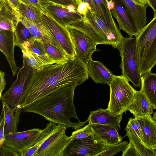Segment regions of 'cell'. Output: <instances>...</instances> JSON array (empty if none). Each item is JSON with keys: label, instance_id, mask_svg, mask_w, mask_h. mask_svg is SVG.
Returning a JSON list of instances; mask_svg holds the SVG:
<instances>
[{"label": "cell", "instance_id": "1", "mask_svg": "<svg viewBox=\"0 0 156 156\" xmlns=\"http://www.w3.org/2000/svg\"><path fill=\"white\" fill-rule=\"evenodd\" d=\"M88 77L87 65L76 56L64 64L44 66L34 72L21 107H28L58 87L73 82L81 84Z\"/></svg>", "mask_w": 156, "mask_h": 156}, {"label": "cell", "instance_id": "2", "mask_svg": "<svg viewBox=\"0 0 156 156\" xmlns=\"http://www.w3.org/2000/svg\"><path fill=\"white\" fill-rule=\"evenodd\" d=\"M80 84L73 82L57 87L24 111L39 114L48 121L75 129L80 128L87 122L80 121L73 103L75 88Z\"/></svg>", "mask_w": 156, "mask_h": 156}, {"label": "cell", "instance_id": "3", "mask_svg": "<svg viewBox=\"0 0 156 156\" xmlns=\"http://www.w3.org/2000/svg\"><path fill=\"white\" fill-rule=\"evenodd\" d=\"M135 38V57L141 76L156 65V15Z\"/></svg>", "mask_w": 156, "mask_h": 156}, {"label": "cell", "instance_id": "4", "mask_svg": "<svg viewBox=\"0 0 156 156\" xmlns=\"http://www.w3.org/2000/svg\"><path fill=\"white\" fill-rule=\"evenodd\" d=\"M129 81L122 75H114L108 85L110 88V97L107 109L115 114L122 115L127 111L137 91L129 84Z\"/></svg>", "mask_w": 156, "mask_h": 156}, {"label": "cell", "instance_id": "5", "mask_svg": "<svg viewBox=\"0 0 156 156\" xmlns=\"http://www.w3.org/2000/svg\"><path fill=\"white\" fill-rule=\"evenodd\" d=\"M22 67L19 70L16 79L11 87L0 98L10 107L21 105L34 73L36 70L29 65L23 57Z\"/></svg>", "mask_w": 156, "mask_h": 156}, {"label": "cell", "instance_id": "6", "mask_svg": "<svg viewBox=\"0 0 156 156\" xmlns=\"http://www.w3.org/2000/svg\"><path fill=\"white\" fill-rule=\"evenodd\" d=\"M136 38H124L119 50L121 57L120 67L124 76L136 87L141 88V76L136 66L135 55Z\"/></svg>", "mask_w": 156, "mask_h": 156}, {"label": "cell", "instance_id": "7", "mask_svg": "<svg viewBox=\"0 0 156 156\" xmlns=\"http://www.w3.org/2000/svg\"><path fill=\"white\" fill-rule=\"evenodd\" d=\"M68 128L65 125L58 124L34 156H63L64 151L72 138L71 136L66 134Z\"/></svg>", "mask_w": 156, "mask_h": 156}, {"label": "cell", "instance_id": "8", "mask_svg": "<svg viewBox=\"0 0 156 156\" xmlns=\"http://www.w3.org/2000/svg\"><path fill=\"white\" fill-rule=\"evenodd\" d=\"M42 22L69 58L76 56V52L68 29L56 21L45 9L42 11Z\"/></svg>", "mask_w": 156, "mask_h": 156}, {"label": "cell", "instance_id": "9", "mask_svg": "<svg viewBox=\"0 0 156 156\" xmlns=\"http://www.w3.org/2000/svg\"><path fill=\"white\" fill-rule=\"evenodd\" d=\"M108 146L93 134L81 140H71L66 147L63 156H96Z\"/></svg>", "mask_w": 156, "mask_h": 156}, {"label": "cell", "instance_id": "10", "mask_svg": "<svg viewBox=\"0 0 156 156\" xmlns=\"http://www.w3.org/2000/svg\"><path fill=\"white\" fill-rule=\"evenodd\" d=\"M99 37L108 44L119 50L124 37L110 29L94 12L88 9L83 15Z\"/></svg>", "mask_w": 156, "mask_h": 156}, {"label": "cell", "instance_id": "11", "mask_svg": "<svg viewBox=\"0 0 156 156\" xmlns=\"http://www.w3.org/2000/svg\"><path fill=\"white\" fill-rule=\"evenodd\" d=\"M42 131L35 128L6 135L4 143L20 154L35 144Z\"/></svg>", "mask_w": 156, "mask_h": 156}, {"label": "cell", "instance_id": "12", "mask_svg": "<svg viewBox=\"0 0 156 156\" xmlns=\"http://www.w3.org/2000/svg\"><path fill=\"white\" fill-rule=\"evenodd\" d=\"M70 34L76 52V56L87 65L92 59L93 53L97 51L98 44L84 33L73 28L68 29Z\"/></svg>", "mask_w": 156, "mask_h": 156}, {"label": "cell", "instance_id": "13", "mask_svg": "<svg viewBox=\"0 0 156 156\" xmlns=\"http://www.w3.org/2000/svg\"><path fill=\"white\" fill-rule=\"evenodd\" d=\"M115 1L114 7L111 11L118 24L119 30H122L129 37H136L140 30L137 24L121 2Z\"/></svg>", "mask_w": 156, "mask_h": 156}, {"label": "cell", "instance_id": "14", "mask_svg": "<svg viewBox=\"0 0 156 156\" xmlns=\"http://www.w3.org/2000/svg\"><path fill=\"white\" fill-rule=\"evenodd\" d=\"M43 8L56 21L62 25L66 26L73 22L82 19L83 16L77 11L71 12L67 6L53 3L42 4Z\"/></svg>", "mask_w": 156, "mask_h": 156}, {"label": "cell", "instance_id": "15", "mask_svg": "<svg viewBox=\"0 0 156 156\" xmlns=\"http://www.w3.org/2000/svg\"><path fill=\"white\" fill-rule=\"evenodd\" d=\"M15 45L14 32L0 30V50L6 58L13 76L20 69L16 65L14 57Z\"/></svg>", "mask_w": 156, "mask_h": 156}, {"label": "cell", "instance_id": "16", "mask_svg": "<svg viewBox=\"0 0 156 156\" xmlns=\"http://www.w3.org/2000/svg\"><path fill=\"white\" fill-rule=\"evenodd\" d=\"M122 115L115 114L108 109L99 108L91 111L86 120L90 125L98 124L107 125L113 127L117 130L121 129L120 124Z\"/></svg>", "mask_w": 156, "mask_h": 156}, {"label": "cell", "instance_id": "17", "mask_svg": "<svg viewBox=\"0 0 156 156\" xmlns=\"http://www.w3.org/2000/svg\"><path fill=\"white\" fill-rule=\"evenodd\" d=\"M139 123L142 130L143 143L151 149L156 146V121L151 114L135 117Z\"/></svg>", "mask_w": 156, "mask_h": 156}, {"label": "cell", "instance_id": "18", "mask_svg": "<svg viewBox=\"0 0 156 156\" xmlns=\"http://www.w3.org/2000/svg\"><path fill=\"white\" fill-rule=\"evenodd\" d=\"M93 134L108 146L120 143L122 138L118 130L112 126L98 124L90 125Z\"/></svg>", "mask_w": 156, "mask_h": 156}, {"label": "cell", "instance_id": "19", "mask_svg": "<svg viewBox=\"0 0 156 156\" xmlns=\"http://www.w3.org/2000/svg\"><path fill=\"white\" fill-rule=\"evenodd\" d=\"M20 15L5 0H0V30L14 32Z\"/></svg>", "mask_w": 156, "mask_h": 156}, {"label": "cell", "instance_id": "20", "mask_svg": "<svg viewBox=\"0 0 156 156\" xmlns=\"http://www.w3.org/2000/svg\"><path fill=\"white\" fill-rule=\"evenodd\" d=\"M20 20L27 27L34 37L43 42L50 43L63 50L52 33L43 22L41 24H36L28 21L20 15Z\"/></svg>", "mask_w": 156, "mask_h": 156}, {"label": "cell", "instance_id": "21", "mask_svg": "<svg viewBox=\"0 0 156 156\" xmlns=\"http://www.w3.org/2000/svg\"><path fill=\"white\" fill-rule=\"evenodd\" d=\"M87 66L89 77L95 83L109 85L112 81L114 75L100 61L91 59Z\"/></svg>", "mask_w": 156, "mask_h": 156}, {"label": "cell", "instance_id": "22", "mask_svg": "<svg viewBox=\"0 0 156 156\" xmlns=\"http://www.w3.org/2000/svg\"><path fill=\"white\" fill-rule=\"evenodd\" d=\"M154 109L140 89L135 94L127 111H129L136 117L151 114Z\"/></svg>", "mask_w": 156, "mask_h": 156}, {"label": "cell", "instance_id": "23", "mask_svg": "<svg viewBox=\"0 0 156 156\" xmlns=\"http://www.w3.org/2000/svg\"><path fill=\"white\" fill-rule=\"evenodd\" d=\"M2 102L4 113L5 136L17 132L22 108L20 105L11 107L5 102Z\"/></svg>", "mask_w": 156, "mask_h": 156}, {"label": "cell", "instance_id": "24", "mask_svg": "<svg viewBox=\"0 0 156 156\" xmlns=\"http://www.w3.org/2000/svg\"><path fill=\"white\" fill-rule=\"evenodd\" d=\"M134 19L140 30L147 24V5H141L134 0H118Z\"/></svg>", "mask_w": 156, "mask_h": 156}, {"label": "cell", "instance_id": "25", "mask_svg": "<svg viewBox=\"0 0 156 156\" xmlns=\"http://www.w3.org/2000/svg\"><path fill=\"white\" fill-rule=\"evenodd\" d=\"M21 45L26 47L44 66L56 63L46 53L41 40L34 37Z\"/></svg>", "mask_w": 156, "mask_h": 156}, {"label": "cell", "instance_id": "26", "mask_svg": "<svg viewBox=\"0 0 156 156\" xmlns=\"http://www.w3.org/2000/svg\"><path fill=\"white\" fill-rule=\"evenodd\" d=\"M94 12L105 24L116 33L121 34L120 30L115 23L111 10L108 8L105 0H92Z\"/></svg>", "mask_w": 156, "mask_h": 156}, {"label": "cell", "instance_id": "27", "mask_svg": "<svg viewBox=\"0 0 156 156\" xmlns=\"http://www.w3.org/2000/svg\"><path fill=\"white\" fill-rule=\"evenodd\" d=\"M149 102L156 109V73L150 72L141 76V88Z\"/></svg>", "mask_w": 156, "mask_h": 156}, {"label": "cell", "instance_id": "28", "mask_svg": "<svg viewBox=\"0 0 156 156\" xmlns=\"http://www.w3.org/2000/svg\"><path fill=\"white\" fill-rule=\"evenodd\" d=\"M45 128L37 139L35 144L29 149L21 152L20 156H34L44 141L53 132L57 126L54 122L49 121Z\"/></svg>", "mask_w": 156, "mask_h": 156}, {"label": "cell", "instance_id": "29", "mask_svg": "<svg viewBox=\"0 0 156 156\" xmlns=\"http://www.w3.org/2000/svg\"><path fill=\"white\" fill-rule=\"evenodd\" d=\"M42 11L31 5L20 3L18 12L21 16L36 24L42 23Z\"/></svg>", "mask_w": 156, "mask_h": 156}, {"label": "cell", "instance_id": "30", "mask_svg": "<svg viewBox=\"0 0 156 156\" xmlns=\"http://www.w3.org/2000/svg\"><path fill=\"white\" fill-rule=\"evenodd\" d=\"M44 50L49 56L56 62V63L64 64L69 59L62 50L50 43L43 42Z\"/></svg>", "mask_w": 156, "mask_h": 156}, {"label": "cell", "instance_id": "31", "mask_svg": "<svg viewBox=\"0 0 156 156\" xmlns=\"http://www.w3.org/2000/svg\"><path fill=\"white\" fill-rule=\"evenodd\" d=\"M126 130V135L128 137L129 141L134 146L140 156H154L151 149L146 147L131 131L129 129Z\"/></svg>", "mask_w": 156, "mask_h": 156}, {"label": "cell", "instance_id": "32", "mask_svg": "<svg viewBox=\"0 0 156 156\" xmlns=\"http://www.w3.org/2000/svg\"><path fill=\"white\" fill-rule=\"evenodd\" d=\"M14 32L15 45L20 48L23 42L34 37L27 27L20 20Z\"/></svg>", "mask_w": 156, "mask_h": 156}, {"label": "cell", "instance_id": "33", "mask_svg": "<svg viewBox=\"0 0 156 156\" xmlns=\"http://www.w3.org/2000/svg\"><path fill=\"white\" fill-rule=\"evenodd\" d=\"M20 48L23 57L25 58L29 65L36 70H40L43 69L44 66L26 47L21 45Z\"/></svg>", "mask_w": 156, "mask_h": 156}, {"label": "cell", "instance_id": "34", "mask_svg": "<svg viewBox=\"0 0 156 156\" xmlns=\"http://www.w3.org/2000/svg\"><path fill=\"white\" fill-rule=\"evenodd\" d=\"M128 143L126 141L111 146L96 156H113L119 152L122 151L127 146Z\"/></svg>", "mask_w": 156, "mask_h": 156}, {"label": "cell", "instance_id": "35", "mask_svg": "<svg viewBox=\"0 0 156 156\" xmlns=\"http://www.w3.org/2000/svg\"><path fill=\"white\" fill-rule=\"evenodd\" d=\"M126 129L131 131L143 143V136L141 127L135 118H130L129 119L125 129Z\"/></svg>", "mask_w": 156, "mask_h": 156}, {"label": "cell", "instance_id": "36", "mask_svg": "<svg viewBox=\"0 0 156 156\" xmlns=\"http://www.w3.org/2000/svg\"><path fill=\"white\" fill-rule=\"evenodd\" d=\"M93 134L90 125L87 124L83 127L75 129L73 132L72 140H81L88 137Z\"/></svg>", "mask_w": 156, "mask_h": 156}, {"label": "cell", "instance_id": "37", "mask_svg": "<svg viewBox=\"0 0 156 156\" xmlns=\"http://www.w3.org/2000/svg\"><path fill=\"white\" fill-rule=\"evenodd\" d=\"M20 154L3 143L0 147V156H20Z\"/></svg>", "mask_w": 156, "mask_h": 156}, {"label": "cell", "instance_id": "38", "mask_svg": "<svg viewBox=\"0 0 156 156\" xmlns=\"http://www.w3.org/2000/svg\"><path fill=\"white\" fill-rule=\"evenodd\" d=\"M42 3H53L67 6L70 4L73 5L77 9V5L75 0H40Z\"/></svg>", "mask_w": 156, "mask_h": 156}, {"label": "cell", "instance_id": "39", "mask_svg": "<svg viewBox=\"0 0 156 156\" xmlns=\"http://www.w3.org/2000/svg\"><path fill=\"white\" fill-rule=\"evenodd\" d=\"M121 156H140V155L133 144L129 142L126 148L122 151Z\"/></svg>", "mask_w": 156, "mask_h": 156}, {"label": "cell", "instance_id": "40", "mask_svg": "<svg viewBox=\"0 0 156 156\" xmlns=\"http://www.w3.org/2000/svg\"><path fill=\"white\" fill-rule=\"evenodd\" d=\"M20 3H23L35 7L42 11L44 10L40 0H18Z\"/></svg>", "mask_w": 156, "mask_h": 156}, {"label": "cell", "instance_id": "41", "mask_svg": "<svg viewBox=\"0 0 156 156\" xmlns=\"http://www.w3.org/2000/svg\"><path fill=\"white\" fill-rule=\"evenodd\" d=\"M5 120L4 113L2 109L0 116V147L4 143L5 137L4 135Z\"/></svg>", "mask_w": 156, "mask_h": 156}, {"label": "cell", "instance_id": "42", "mask_svg": "<svg viewBox=\"0 0 156 156\" xmlns=\"http://www.w3.org/2000/svg\"><path fill=\"white\" fill-rule=\"evenodd\" d=\"M88 9L91 10L89 4L83 1L78 5L76 10L78 13L83 16L86 13Z\"/></svg>", "mask_w": 156, "mask_h": 156}, {"label": "cell", "instance_id": "43", "mask_svg": "<svg viewBox=\"0 0 156 156\" xmlns=\"http://www.w3.org/2000/svg\"><path fill=\"white\" fill-rule=\"evenodd\" d=\"M5 72L1 70L0 71V98L2 95V92L5 88L6 84V82L5 78Z\"/></svg>", "mask_w": 156, "mask_h": 156}, {"label": "cell", "instance_id": "44", "mask_svg": "<svg viewBox=\"0 0 156 156\" xmlns=\"http://www.w3.org/2000/svg\"><path fill=\"white\" fill-rule=\"evenodd\" d=\"M5 0L15 11L19 13L18 12V8L20 3L18 0Z\"/></svg>", "mask_w": 156, "mask_h": 156}, {"label": "cell", "instance_id": "45", "mask_svg": "<svg viewBox=\"0 0 156 156\" xmlns=\"http://www.w3.org/2000/svg\"><path fill=\"white\" fill-rule=\"evenodd\" d=\"M147 5H149L153 10L154 16L156 15V0H147Z\"/></svg>", "mask_w": 156, "mask_h": 156}, {"label": "cell", "instance_id": "46", "mask_svg": "<svg viewBox=\"0 0 156 156\" xmlns=\"http://www.w3.org/2000/svg\"><path fill=\"white\" fill-rule=\"evenodd\" d=\"M83 1L88 3L90 5L91 11L94 12V8L92 0H83Z\"/></svg>", "mask_w": 156, "mask_h": 156}, {"label": "cell", "instance_id": "47", "mask_svg": "<svg viewBox=\"0 0 156 156\" xmlns=\"http://www.w3.org/2000/svg\"><path fill=\"white\" fill-rule=\"evenodd\" d=\"M137 3L144 5H147V0H134Z\"/></svg>", "mask_w": 156, "mask_h": 156}, {"label": "cell", "instance_id": "48", "mask_svg": "<svg viewBox=\"0 0 156 156\" xmlns=\"http://www.w3.org/2000/svg\"><path fill=\"white\" fill-rule=\"evenodd\" d=\"M151 149L154 154V156H156V146L151 148Z\"/></svg>", "mask_w": 156, "mask_h": 156}, {"label": "cell", "instance_id": "49", "mask_svg": "<svg viewBox=\"0 0 156 156\" xmlns=\"http://www.w3.org/2000/svg\"><path fill=\"white\" fill-rule=\"evenodd\" d=\"M75 1L76 2V3L77 5H78L81 2H82L83 1V0H75Z\"/></svg>", "mask_w": 156, "mask_h": 156}, {"label": "cell", "instance_id": "50", "mask_svg": "<svg viewBox=\"0 0 156 156\" xmlns=\"http://www.w3.org/2000/svg\"><path fill=\"white\" fill-rule=\"evenodd\" d=\"M154 119L156 121V111L153 114V117Z\"/></svg>", "mask_w": 156, "mask_h": 156}]
</instances>
